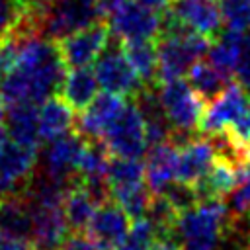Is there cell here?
<instances>
[{
	"mask_svg": "<svg viewBox=\"0 0 250 250\" xmlns=\"http://www.w3.org/2000/svg\"><path fill=\"white\" fill-rule=\"evenodd\" d=\"M16 47V64L0 82V98L6 105L37 104L57 96L66 76L59 41L47 39L41 33L10 37Z\"/></svg>",
	"mask_w": 250,
	"mask_h": 250,
	"instance_id": "cell-1",
	"label": "cell"
},
{
	"mask_svg": "<svg viewBox=\"0 0 250 250\" xmlns=\"http://www.w3.org/2000/svg\"><path fill=\"white\" fill-rule=\"evenodd\" d=\"M238 221L225 199L199 201L178 215L174 240L182 250H217L225 238L238 230Z\"/></svg>",
	"mask_w": 250,
	"mask_h": 250,
	"instance_id": "cell-2",
	"label": "cell"
},
{
	"mask_svg": "<svg viewBox=\"0 0 250 250\" xmlns=\"http://www.w3.org/2000/svg\"><path fill=\"white\" fill-rule=\"evenodd\" d=\"M100 20H105L100 0H51L41 16V35L61 41Z\"/></svg>",
	"mask_w": 250,
	"mask_h": 250,
	"instance_id": "cell-3",
	"label": "cell"
},
{
	"mask_svg": "<svg viewBox=\"0 0 250 250\" xmlns=\"http://www.w3.org/2000/svg\"><path fill=\"white\" fill-rule=\"evenodd\" d=\"M104 145L107 146L111 156L119 158H141L146 148V129L141 109L137 107L135 100L125 102L119 115L109 123V127L102 135Z\"/></svg>",
	"mask_w": 250,
	"mask_h": 250,
	"instance_id": "cell-4",
	"label": "cell"
},
{
	"mask_svg": "<svg viewBox=\"0 0 250 250\" xmlns=\"http://www.w3.org/2000/svg\"><path fill=\"white\" fill-rule=\"evenodd\" d=\"M156 88L164 113L172 125V131L193 133V129H197L199 125L207 102L189 86L188 80L182 78L160 82L156 84Z\"/></svg>",
	"mask_w": 250,
	"mask_h": 250,
	"instance_id": "cell-5",
	"label": "cell"
},
{
	"mask_svg": "<svg viewBox=\"0 0 250 250\" xmlns=\"http://www.w3.org/2000/svg\"><path fill=\"white\" fill-rule=\"evenodd\" d=\"M94 72L104 92L119 94L123 98H135L145 86V82L139 78V74L127 61L121 47V39L117 41L109 39L102 55L96 59Z\"/></svg>",
	"mask_w": 250,
	"mask_h": 250,
	"instance_id": "cell-6",
	"label": "cell"
},
{
	"mask_svg": "<svg viewBox=\"0 0 250 250\" xmlns=\"http://www.w3.org/2000/svg\"><path fill=\"white\" fill-rule=\"evenodd\" d=\"M111 33L121 39H156L162 29V12L137 0H123L107 16Z\"/></svg>",
	"mask_w": 250,
	"mask_h": 250,
	"instance_id": "cell-7",
	"label": "cell"
},
{
	"mask_svg": "<svg viewBox=\"0 0 250 250\" xmlns=\"http://www.w3.org/2000/svg\"><path fill=\"white\" fill-rule=\"evenodd\" d=\"M84 145L86 139L74 129L61 137L45 141L41 152H37V168L55 180L72 184L78 178L76 168Z\"/></svg>",
	"mask_w": 250,
	"mask_h": 250,
	"instance_id": "cell-8",
	"label": "cell"
},
{
	"mask_svg": "<svg viewBox=\"0 0 250 250\" xmlns=\"http://www.w3.org/2000/svg\"><path fill=\"white\" fill-rule=\"evenodd\" d=\"M250 104V90L244 88L238 80H230L221 94L209 100L203 107L197 129L203 135H219L227 125H230Z\"/></svg>",
	"mask_w": 250,
	"mask_h": 250,
	"instance_id": "cell-9",
	"label": "cell"
},
{
	"mask_svg": "<svg viewBox=\"0 0 250 250\" xmlns=\"http://www.w3.org/2000/svg\"><path fill=\"white\" fill-rule=\"evenodd\" d=\"M37 168V150L6 141L0 146V197L21 193Z\"/></svg>",
	"mask_w": 250,
	"mask_h": 250,
	"instance_id": "cell-10",
	"label": "cell"
},
{
	"mask_svg": "<svg viewBox=\"0 0 250 250\" xmlns=\"http://www.w3.org/2000/svg\"><path fill=\"white\" fill-rule=\"evenodd\" d=\"M180 25L209 37L211 41L223 31L219 0H174L164 10Z\"/></svg>",
	"mask_w": 250,
	"mask_h": 250,
	"instance_id": "cell-11",
	"label": "cell"
},
{
	"mask_svg": "<svg viewBox=\"0 0 250 250\" xmlns=\"http://www.w3.org/2000/svg\"><path fill=\"white\" fill-rule=\"evenodd\" d=\"M109 35H111V29H109L107 21L100 20V21L61 39L59 49H61V55H62L64 62L68 64V68L88 66V64L96 62V59L102 55V51L109 43V39H111Z\"/></svg>",
	"mask_w": 250,
	"mask_h": 250,
	"instance_id": "cell-12",
	"label": "cell"
},
{
	"mask_svg": "<svg viewBox=\"0 0 250 250\" xmlns=\"http://www.w3.org/2000/svg\"><path fill=\"white\" fill-rule=\"evenodd\" d=\"M129 221L131 217L125 213V209L115 203L113 199L98 205L88 229L86 238L98 248V250H115L123 238L129 232Z\"/></svg>",
	"mask_w": 250,
	"mask_h": 250,
	"instance_id": "cell-13",
	"label": "cell"
},
{
	"mask_svg": "<svg viewBox=\"0 0 250 250\" xmlns=\"http://www.w3.org/2000/svg\"><path fill=\"white\" fill-rule=\"evenodd\" d=\"M125 105V98L119 94L104 92L96 96L86 109L80 111L74 123V131L84 139H102L109 123L119 115Z\"/></svg>",
	"mask_w": 250,
	"mask_h": 250,
	"instance_id": "cell-14",
	"label": "cell"
},
{
	"mask_svg": "<svg viewBox=\"0 0 250 250\" xmlns=\"http://www.w3.org/2000/svg\"><path fill=\"white\" fill-rule=\"evenodd\" d=\"M217 150L213 141L203 137H191L178 148V168L176 178L180 182L195 186L213 166Z\"/></svg>",
	"mask_w": 250,
	"mask_h": 250,
	"instance_id": "cell-15",
	"label": "cell"
},
{
	"mask_svg": "<svg viewBox=\"0 0 250 250\" xmlns=\"http://www.w3.org/2000/svg\"><path fill=\"white\" fill-rule=\"evenodd\" d=\"M2 125L10 141L39 150L41 133H39L37 104L25 102V104H16V105H6Z\"/></svg>",
	"mask_w": 250,
	"mask_h": 250,
	"instance_id": "cell-16",
	"label": "cell"
},
{
	"mask_svg": "<svg viewBox=\"0 0 250 250\" xmlns=\"http://www.w3.org/2000/svg\"><path fill=\"white\" fill-rule=\"evenodd\" d=\"M176 168H178V146L170 141L158 143L148 146L146 158H145V180L150 191L162 193L168 184L176 180Z\"/></svg>",
	"mask_w": 250,
	"mask_h": 250,
	"instance_id": "cell-17",
	"label": "cell"
},
{
	"mask_svg": "<svg viewBox=\"0 0 250 250\" xmlns=\"http://www.w3.org/2000/svg\"><path fill=\"white\" fill-rule=\"evenodd\" d=\"M246 168V166H244ZM229 158L217 156L209 172L195 184V191L199 201H211V199H225L230 195V191L236 188L242 170Z\"/></svg>",
	"mask_w": 250,
	"mask_h": 250,
	"instance_id": "cell-18",
	"label": "cell"
},
{
	"mask_svg": "<svg viewBox=\"0 0 250 250\" xmlns=\"http://www.w3.org/2000/svg\"><path fill=\"white\" fill-rule=\"evenodd\" d=\"M96 209H98V201L84 188L80 178H76L68 186V189L64 193V199H62V213H64L68 230H72L76 234L86 232Z\"/></svg>",
	"mask_w": 250,
	"mask_h": 250,
	"instance_id": "cell-19",
	"label": "cell"
},
{
	"mask_svg": "<svg viewBox=\"0 0 250 250\" xmlns=\"http://www.w3.org/2000/svg\"><path fill=\"white\" fill-rule=\"evenodd\" d=\"M244 39H246V31L240 29H232L227 27L225 31H221L209 47V59L211 64L225 76V78H232L238 59L242 55V47H244Z\"/></svg>",
	"mask_w": 250,
	"mask_h": 250,
	"instance_id": "cell-20",
	"label": "cell"
},
{
	"mask_svg": "<svg viewBox=\"0 0 250 250\" xmlns=\"http://www.w3.org/2000/svg\"><path fill=\"white\" fill-rule=\"evenodd\" d=\"M0 230L31 242L33 219L29 203L23 197V193L0 197Z\"/></svg>",
	"mask_w": 250,
	"mask_h": 250,
	"instance_id": "cell-21",
	"label": "cell"
},
{
	"mask_svg": "<svg viewBox=\"0 0 250 250\" xmlns=\"http://www.w3.org/2000/svg\"><path fill=\"white\" fill-rule=\"evenodd\" d=\"M74 109L62 100V96H51L41 104L39 109V133L41 141H51L74 129Z\"/></svg>",
	"mask_w": 250,
	"mask_h": 250,
	"instance_id": "cell-22",
	"label": "cell"
},
{
	"mask_svg": "<svg viewBox=\"0 0 250 250\" xmlns=\"http://www.w3.org/2000/svg\"><path fill=\"white\" fill-rule=\"evenodd\" d=\"M98 86L100 84L94 70H90L88 66H74L64 76V82L61 86V96L74 111H82L96 98Z\"/></svg>",
	"mask_w": 250,
	"mask_h": 250,
	"instance_id": "cell-23",
	"label": "cell"
},
{
	"mask_svg": "<svg viewBox=\"0 0 250 250\" xmlns=\"http://www.w3.org/2000/svg\"><path fill=\"white\" fill-rule=\"evenodd\" d=\"M156 39H127L121 41L123 53L139 78L145 84H156Z\"/></svg>",
	"mask_w": 250,
	"mask_h": 250,
	"instance_id": "cell-24",
	"label": "cell"
},
{
	"mask_svg": "<svg viewBox=\"0 0 250 250\" xmlns=\"http://www.w3.org/2000/svg\"><path fill=\"white\" fill-rule=\"evenodd\" d=\"M188 82L189 86L205 100H213L217 94L223 92V88L230 82L229 78H225L209 61L197 59L189 68H188Z\"/></svg>",
	"mask_w": 250,
	"mask_h": 250,
	"instance_id": "cell-25",
	"label": "cell"
},
{
	"mask_svg": "<svg viewBox=\"0 0 250 250\" xmlns=\"http://www.w3.org/2000/svg\"><path fill=\"white\" fill-rule=\"evenodd\" d=\"M109 191H111V199L115 203H119L133 221L146 217L150 201H152V195H154L150 191V188L146 186V182L121 186V188H111Z\"/></svg>",
	"mask_w": 250,
	"mask_h": 250,
	"instance_id": "cell-26",
	"label": "cell"
},
{
	"mask_svg": "<svg viewBox=\"0 0 250 250\" xmlns=\"http://www.w3.org/2000/svg\"><path fill=\"white\" fill-rule=\"evenodd\" d=\"M105 178H107L109 189L146 182L145 180V162H141V158H119V156H113L109 160Z\"/></svg>",
	"mask_w": 250,
	"mask_h": 250,
	"instance_id": "cell-27",
	"label": "cell"
},
{
	"mask_svg": "<svg viewBox=\"0 0 250 250\" xmlns=\"http://www.w3.org/2000/svg\"><path fill=\"white\" fill-rule=\"evenodd\" d=\"M154 242H156L154 227L146 217H143V219H135L127 236L115 250H150Z\"/></svg>",
	"mask_w": 250,
	"mask_h": 250,
	"instance_id": "cell-28",
	"label": "cell"
},
{
	"mask_svg": "<svg viewBox=\"0 0 250 250\" xmlns=\"http://www.w3.org/2000/svg\"><path fill=\"white\" fill-rule=\"evenodd\" d=\"M158 195V193H156ZM162 195L170 201V205L180 213L195 207L199 203V197H197V191H195V186L191 184H186V182H172L166 186V189L162 191Z\"/></svg>",
	"mask_w": 250,
	"mask_h": 250,
	"instance_id": "cell-29",
	"label": "cell"
},
{
	"mask_svg": "<svg viewBox=\"0 0 250 250\" xmlns=\"http://www.w3.org/2000/svg\"><path fill=\"white\" fill-rule=\"evenodd\" d=\"M229 209L236 219L248 217L250 213V164L242 170L236 188L229 195Z\"/></svg>",
	"mask_w": 250,
	"mask_h": 250,
	"instance_id": "cell-30",
	"label": "cell"
},
{
	"mask_svg": "<svg viewBox=\"0 0 250 250\" xmlns=\"http://www.w3.org/2000/svg\"><path fill=\"white\" fill-rule=\"evenodd\" d=\"M25 14L21 0H0V41L8 39L16 31Z\"/></svg>",
	"mask_w": 250,
	"mask_h": 250,
	"instance_id": "cell-31",
	"label": "cell"
},
{
	"mask_svg": "<svg viewBox=\"0 0 250 250\" xmlns=\"http://www.w3.org/2000/svg\"><path fill=\"white\" fill-rule=\"evenodd\" d=\"M236 80L250 90V31H246V39H244V47H242V55L238 59L236 70H234Z\"/></svg>",
	"mask_w": 250,
	"mask_h": 250,
	"instance_id": "cell-32",
	"label": "cell"
},
{
	"mask_svg": "<svg viewBox=\"0 0 250 250\" xmlns=\"http://www.w3.org/2000/svg\"><path fill=\"white\" fill-rule=\"evenodd\" d=\"M14 64H16V47H14V41L8 37L0 41V82L12 70Z\"/></svg>",
	"mask_w": 250,
	"mask_h": 250,
	"instance_id": "cell-33",
	"label": "cell"
},
{
	"mask_svg": "<svg viewBox=\"0 0 250 250\" xmlns=\"http://www.w3.org/2000/svg\"><path fill=\"white\" fill-rule=\"evenodd\" d=\"M0 250H35V248L29 240H23L0 230Z\"/></svg>",
	"mask_w": 250,
	"mask_h": 250,
	"instance_id": "cell-34",
	"label": "cell"
},
{
	"mask_svg": "<svg viewBox=\"0 0 250 250\" xmlns=\"http://www.w3.org/2000/svg\"><path fill=\"white\" fill-rule=\"evenodd\" d=\"M59 250H98V248H96L86 236L72 232L70 236L64 238V242L59 246Z\"/></svg>",
	"mask_w": 250,
	"mask_h": 250,
	"instance_id": "cell-35",
	"label": "cell"
},
{
	"mask_svg": "<svg viewBox=\"0 0 250 250\" xmlns=\"http://www.w3.org/2000/svg\"><path fill=\"white\" fill-rule=\"evenodd\" d=\"M150 250H182V246L176 240H156Z\"/></svg>",
	"mask_w": 250,
	"mask_h": 250,
	"instance_id": "cell-36",
	"label": "cell"
},
{
	"mask_svg": "<svg viewBox=\"0 0 250 250\" xmlns=\"http://www.w3.org/2000/svg\"><path fill=\"white\" fill-rule=\"evenodd\" d=\"M137 2H141L145 6H150V8L158 10V12H164L168 8V4H170V0H137Z\"/></svg>",
	"mask_w": 250,
	"mask_h": 250,
	"instance_id": "cell-37",
	"label": "cell"
},
{
	"mask_svg": "<svg viewBox=\"0 0 250 250\" xmlns=\"http://www.w3.org/2000/svg\"><path fill=\"white\" fill-rule=\"evenodd\" d=\"M123 0H100V4H102V10H104V14L107 16L113 8H117L119 4H121Z\"/></svg>",
	"mask_w": 250,
	"mask_h": 250,
	"instance_id": "cell-38",
	"label": "cell"
},
{
	"mask_svg": "<svg viewBox=\"0 0 250 250\" xmlns=\"http://www.w3.org/2000/svg\"><path fill=\"white\" fill-rule=\"evenodd\" d=\"M6 139H8V135H6V131H4V125L0 123V146L6 143Z\"/></svg>",
	"mask_w": 250,
	"mask_h": 250,
	"instance_id": "cell-39",
	"label": "cell"
},
{
	"mask_svg": "<svg viewBox=\"0 0 250 250\" xmlns=\"http://www.w3.org/2000/svg\"><path fill=\"white\" fill-rule=\"evenodd\" d=\"M2 119H4V102L0 98V123H2Z\"/></svg>",
	"mask_w": 250,
	"mask_h": 250,
	"instance_id": "cell-40",
	"label": "cell"
},
{
	"mask_svg": "<svg viewBox=\"0 0 250 250\" xmlns=\"http://www.w3.org/2000/svg\"><path fill=\"white\" fill-rule=\"evenodd\" d=\"M246 238H248V244H250V229H248V232H246Z\"/></svg>",
	"mask_w": 250,
	"mask_h": 250,
	"instance_id": "cell-41",
	"label": "cell"
},
{
	"mask_svg": "<svg viewBox=\"0 0 250 250\" xmlns=\"http://www.w3.org/2000/svg\"><path fill=\"white\" fill-rule=\"evenodd\" d=\"M238 250H250V248H238Z\"/></svg>",
	"mask_w": 250,
	"mask_h": 250,
	"instance_id": "cell-42",
	"label": "cell"
},
{
	"mask_svg": "<svg viewBox=\"0 0 250 250\" xmlns=\"http://www.w3.org/2000/svg\"><path fill=\"white\" fill-rule=\"evenodd\" d=\"M170 2H174V0H170Z\"/></svg>",
	"mask_w": 250,
	"mask_h": 250,
	"instance_id": "cell-43",
	"label": "cell"
},
{
	"mask_svg": "<svg viewBox=\"0 0 250 250\" xmlns=\"http://www.w3.org/2000/svg\"><path fill=\"white\" fill-rule=\"evenodd\" d=\"M248 215H250V213H248Z\"/></svg>",
	"mask_w": 250,
	"mask_h": 250,
	"instance_id": "cell-44",
	"label": "cell"
}]
</instances>
